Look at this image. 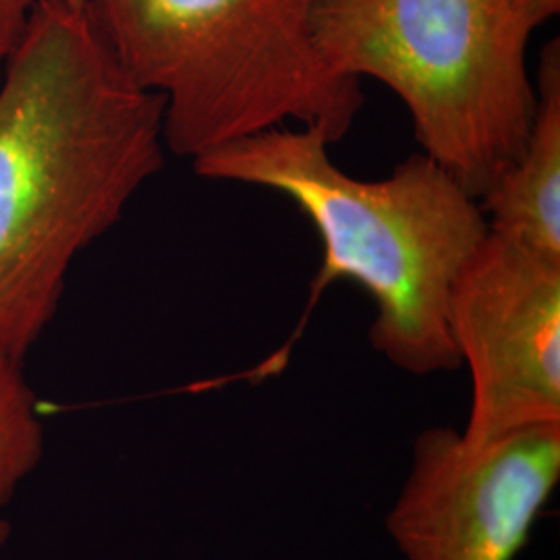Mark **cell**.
Returning <instances> with one entry per match:
<instances>
[{
	"label": "cell",
	"mask_w": 560,
	"mask_h": 560,
	"mask_svg": "<svg viewBox=\"0 0 560 560\" xmlns=\"http://www.w3.org/2000/svg\"><path fill=\"white\" fill-rule=\"evenodd\" d=\"M538 106L520 159L480 198L488 233L560 261V42L544 46Z\"/></svg>",
	"instance_id": "cell-7"
},
{
	"label": "cell",
	"mask_w": 560,
	"mask_h": 560,
	"mask_svg": "<svg viewBox=\"0 0 560 560\" xmlns=\"http://www.w3.org/2000/svg\"><path fill=\"white\" fill-rule=\"evenodd\" d=\"M42 0H0V75Z\"/></svg>",
	"instance_id": "cell-9"
},
{
	"label": "cell",
	"mask_w": 560,
	"mask_h": 560,
	"mask_svg": "<svg viewBox=\"0 0 560 560\" xmlns=\"http://www.w3.org/2000/svg\"><path fill=\"white\" fill-rule=\"evenodd\" d=\"M328 148L316 129L275 127L191 164L203 179L272 189L314 224L324 254L303 320L332 282L353 280L378 307L370 340L386 360L416 376L459 368L446 312L488 235L480 200L423 152L386 179L363 180L340 171Z\"/></svg>",
	"instance_id": "cell-2"
},
{
	"label": "cell",
	"mask_w": 560,
	"mask_h": 560,
	"mask_svg": "<svg viewBox=\"0 0 560 560\" xmlns=\"http://www.w3.org/2000/svg\"><path fill=\"white\" fill-rule=\"evenodd\" d=\"M7 540H9V523L0 520V557H2V550L7 546Z\"/></svg>",
	"instance_id": "cell-11"
},
{
	"label": "cell",
	"mask_w": 560,
	"mask_h": 560,
	"mask_svg": "<svg viewBox=\"0 0 560 560\" xmlns=\"http://www.w3.org/2000/svg\"><path fill=\"white\" fill-rule=\"evenodd\" d=\"M560 478V423L467 444L421 432L386 529L409 560H513Z\"/></svg>",
	"instance_id": "cell-6"
},
{
	"label": "cell",
	"mask_w": 560,
	"mask_h": 560,
	"mask_svg": "<svg viewBox=\"0 0 560 560\" xmlns=\"http://www.w3.org/2000/svg\"><path fill=\"white\" fill-rule=\"evenodd\" d=\"M164 102L88 0H42L0 75V355L50 324L73 261L164 164Z\"/></svg>",
	"instance_id": "cell-1"
},
{
	"label": "cell",
	"mask_w": 560,
	"mask_h": 560,
	"mask_svg": "<svg viewBox=\"0 0 560 560\" xmlns=\"http://www.w3.org/2000/svg\"><path fill=\"white\" fill-rule=\"evenodd\" d=\"M314 36L332 69L405 102L421 152L476 200L520 159L538 92L513 0H318Z\"/></svg>",
	"instance_id": "cell-4"
},
{
	"label": "cell",
	"mask_w": 560,
	"mask_h": 560,
	"mask_svg": "<svg viewBox=\"0 0 560 560\" xmlns=\"http://www.w3.org/2000/svg\"><path fill=\"white\" fill-rule=\"evenodd\" d=\"M521 20L534 32L560 11V0H513Z\"/></svg>",
	"instance_id": "cell-10"
},
{
	"label": "cell",
	"mask_w": 560,
	"mask_h": 560,
	"mask_svg": "<svg viewBox=\"0 0 560 560\" xmlns=\"http://www.w3.org/2000/svg\"><path fill=\"white\" fill-rule=\"evenodd\" d=\"M21 363L0 355V506L42 459L44 430Z\"/></svg>",
	"instance_id": "cell-8"
},
{
	"label": "cell",
	"mask_w": 560,
	"mask_h": 560,
	"mask_svg": "<svg viewBox=\"0 0 560 560\" xmlns=\"http://www.w3.org/2000/svg\"><path fill=\"white\" fill-rule=\"evenodd\" d=\"M131 80L164 102L166 152L196 161L291 122L342 140L361 81L322 57L318 0H88Z\"/></svg>",
	"instance_id": "cell-3"
},
{
	"label": "cell",
	"mask_w": 560,
	"mask_h": 560,
	"mask_svg": "<svg viewBox=\"0 0 560 560\" xmlns=\"http://www.w3.org/2000/svg\"><path fill=\"white\" fill-rule=\"evenodd\" d=\"M446 320L471 372L463 441L560 423V261L488 233L451 289Z\"/></svg>",
	"instance_id": "cell-5"
}]
</instances>
